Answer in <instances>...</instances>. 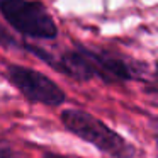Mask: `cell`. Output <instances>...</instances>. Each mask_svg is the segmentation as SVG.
Here are the masks:
<instances>
[{"mask_svg":"<svg viewBox=\"0 0 158 158\" xmlns=\"http://www.w3.org/2000/svg\"><path fill=\"white\" fill-rule=\"evenodd\" d=\"M51 66L82 82L97 77L106 83H119L133 80L138 75L136 65L131 61L109 51H97L83 44L66 51L58 60L53 58Z\"/></svg>","mask_w":158,"mask_h":158,"instance_id":"obj_1","label":"cell"},{"mask_svg":"<svg viewBox=\"0 0 158 158\" xmlns=\"http://www.w3.org/2000/svg\"><path fill=\"white\" fill-rule=\"evenodd\" d=\"M61 121L68 131H72L73 134H77L87 143L94 144L104 153L114 158L133 156L134 148L121 134L112 131L107 124H104L97 117L90 116L89 112L68 109L61 112Z\"/></svg>","mask_w":158,"mask_h":158,"instance_id":"obj_2","label":"cell"},{"mask_svg":"<svg viewBox=\"0 0 158 158\" xmlns=\"http://www.w3.org/2000/svg\"><path fill=\"white\" fill-rule=\"evenodd\" d=\"M0 14L22 36L55 39L58 27L49 10L39 0H0Z\"/></svg>","mask_w":158,"mask_h":158,"instance_id":"obj_3","label":"cell"},{"mask_svg":"<svg viewBox=\"0 0 158 158\" xmlns=\"http://www.w3.org/2000/svg\"><path fill=\"white\" fill-rule=\"evenodd\" d=\"M7 78L31 102H39L51 107L61 106L65 102V92L41 72L21 65H10L7 68Z\"/></svg>","mask_w":158,"mask_h":158,"instance_id":"obj_4","label":"cell"},{"mask_svg":"<svg viewBox=\"0 0 158 158\" xmlns=\"http://www.w3.org/2000/svg\"><path fill=\"white\" fill-rule=\"evenodd\" d=\"M0 158H22V156H19L15 151H12L10 146H7L5 143L0 141Z\"/></svg>","mask_w":158,"mask_h":158,"instance_id":"obj_5","label":"cell"},{"mask_svg":"<svg viewBox=\"0 0 158 158\" xmlns=\"http://www.w3.org/2000/svg\"><path fill=\"white\" fill-rule=\"evenodd\" d=\"M0 44H4V46H14V44H17V43L14 41V38H12V36L9 34V32L5 31L2 26H0Z\"/></svg>","mask_w":158,"mask_h":158,"instance_id":"obj_6","label":"cell"},{"mask_svg":"<svg viewBox=\"0 0 158 158\" xmlns=\"http://www.w3.org/2000/svg\"><path fill=\"white\" fill-rule=\"evenodd\" d=\"M44 158H60V156H56V155H53V153H48V155H44Z\"/></svg>","mask_w":158,"mask_h":158,"instance_id":"obj_7","label":"cell"}]
</instances>
